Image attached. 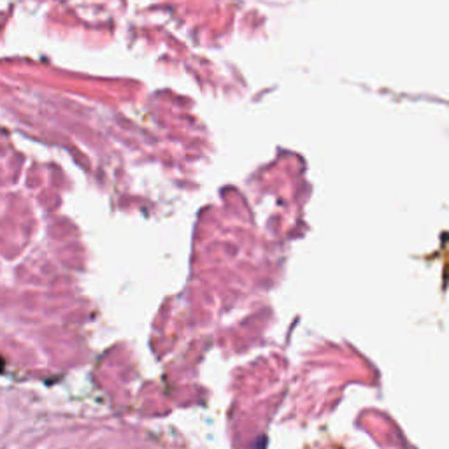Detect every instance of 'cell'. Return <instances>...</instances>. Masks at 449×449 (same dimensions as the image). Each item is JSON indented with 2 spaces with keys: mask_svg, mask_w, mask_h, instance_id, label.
Returning <instances> with one entry per match:
<instances>
[{
  "mask_svg": "<svg viewBox=\"0 0 449 449\" xmlns=\"http://www.w3.org/2000/svg\"><path fill=\"white\" fill-rule=\"evenodd\" d=\"M2 371H4V360L0 358V372H2Z\"/></svg>",
  "mask_w": 449,
  "mask_h": 449,
  "instance_id": "obj_1",
  "label": "cell"
}]
</instances>
